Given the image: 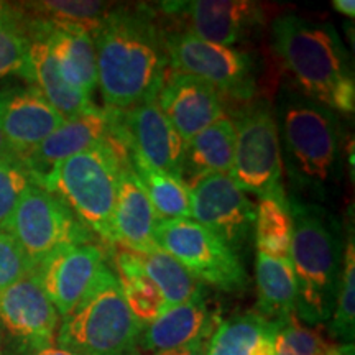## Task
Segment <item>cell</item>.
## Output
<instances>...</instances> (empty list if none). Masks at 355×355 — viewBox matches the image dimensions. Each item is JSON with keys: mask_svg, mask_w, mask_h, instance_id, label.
I'll return each instance as SVG.
<instances>
[{"mask_svg": "<svg viewBox=\"0 0 355 355\" xmlns=\"http://www.w3.org/2000/svg\"><path fill=\"white\" fill-rule=\"evenodd\" d=\"M141 332L117 275L105 265L81 303L61 319L55 344L78 355H139Z\"/></svg>", "mask_w": 355, "mask_h": 355, "instance_id": "6", "label": "cell"}, {"mask_svg": "<svg viewBox=\"0 0 355 355\" xmlns=\"http://www.w3.org/2000/svg\"><path fill=\"white\" fill-rule=\"evenodd\" d=\"M329 336L339 344H354L355 336V247L350 230L344 247L339 291L329 321Z\"/></svg>", "mask_w": 355, "mask_h": 355, "instance_id": "32", "label": "cell"}, {"mask_svg": "<svg viewBox=\"0 0 355 355\" xmlns=\"http://www.w3.org/2000/svg\"><path fill=\"white\" fill-rule=\"evenodd\" d=\"M30 15L21 3L2 2L0 0V26H10V28L21 30L28 37V33H26Z\"/></svg>", "mask_w": 355, "mask_h": 355, "instance_id": "36", "label": "cell"}, {"mask_svg": "<svg viewBox=\"0 0 355 355\" xmlns=\"http://www.w3.org/2000/svg\"><path fill=\"white\" fill-rule=\"evenodd\" d=\"M217 321L219 314L212 308L202 286V290L189 301L166 309L148 327H145L140 345L153 354L163 350L201 347L209 343Z\"/></svg>", "mask_w": 355, "mask_h": 355, "instance_id": "19", "label": "cell"}, {"mask_svg": "<svg viewBox=\"0 0 355 355\" xmlns=\"http://www.w3.org/2000/svg\"><path fill=\"white\" fill-rule=\"evenodd\" d=\"M148 278L157 285L165 300L166 309L183 304L202 290V283L191 275L183 265L163 248L150 254H137Z\"/></svg>", "mask_w": 355, "mask_h": 355, "instance_id": "29", "label": "cell"}, {"mask_svg": "<svg viewBox=\"0 0 355 355\" xmlns=\"http://www.w3.org/2000/svg\"><path fill=\"white\" fill-rule=\"evenodd\" d=\"M2 230L19 243L33 272L42 261L64 248L96 243V235L74 212L40 184L26 191Z\"/></svg>", "mask_w": 355, "mask_h": 355, "instance_id": "8", "label": "cell"}, {"mask_svg": "<svg viewBox=\"0 0 355 355\" xmlns=\"http://www.w3.org/2000/svg\"><path fill=\"white\" fill-rule=\"evenodd\" d=\"M105 263V254L96 243L64 248L42 261L33 275L43 291L64 318L87 295Z\"/></svg>", "mask_w": 355, "mask_h": 355, "instance_id": "16", "label": "cell"}, {"mask_svg": "<svg viewBox=\"0 0 355 355\" xmlns=\"http://www.w3.org/2000/svg\"><path fill=\"white\" fill-rule=\"evenodd\" d=\"M234 155L235 127L232 119L225 115L186 144L183 181L191 186L216 173L230 175Z\"/></svg>", "mask_w": 355, "mask_h": 355, "instance_id": "24", "label": "cell"}, {"mask_svg": "<svg viewBox=\"0 0 355 355\" xmlns=\"http://www.w3.org/2000/svg\"><path fill=\"white\" fill-rule=\"evenodd\" d=\"M157 224L158 217L146 196V191L133 173L130 163H127L119 178L114 209L115 243L137 254H150L158 248L155 239Z\"/></svg>", "mask_w": 355, "mask_h": 355, "instance_id": "21", "label": "cell"}, {"mask_svg": "<svg viewBox=\"0 0 355 355\" xmlns=\"http://www.w3.org/2000/svg\"><path fill=\"white\" fill-rule=\"evenodd\" d=\"M293 220L288 198H261L255 207L254 239L259 254L290 259Z\"/></svg>", "mask_w": 355, "mask_h": 355, "instance_id": "28", "label": "cell"}, {"mask_svg": "<svg viewBox=\"0 0 355 355\" xmlns=\"http://www.w3.org/2000/svg\"><path fill=\"white\" fill-rule=\"evenodd\" d=\"M33 275V266L21 248L3 230H0V291L21 278Z\"/></svg>", "mask_w": 355, "mask_h": 355, "instance_id": "35", "label": "cell"}, {"mask_svg": "<svg viewBox=\"0 0 355 355\" xmlns=\"http://www.w3.org/2000/svg\"><path fill=\"white\" fill-rule=\"evenodd\" d=\"M191 219L211 230L222 242L242 252L254 235L255 206L243 191L234 183L230 175L204 176L193 183Z\"/></svg>", "mask_w": 355, "mask_h": 355, "instance_id": "12", "label": "cell"}, {"mask_svg": "<svg viewBox=\"0 0 355 355\" xmlns=\"http://www.w3.org/2000/svg\"><path fill=\"white\" fill-rule=\"evenodd\" d=\"M257 311L270 321L285 324L296 316V288L295 273L290 259H272L257 252Z\"/></svg>", "mask_w": 355, "mask_h": 355, "instance_id": "25", "label": "cell"}, {"mask_svg": "<svg viewBox=\"0 0 355 355\" xmlns=\"http://www.w3.org/2000/svg\"><path fill=\"white\" fill-rule=\"evenodd\" d=\"M332 7H334L336 12L343 13V15L347 17V19H354L355 15L354 0H334V2H332Z\"/></svg>", "mask_w": 355, "mask_h": 355, "instance_id": "37", "label": "cell"}, {"mask_svg": "<svg viewBox=\"0 0 355 355\" xmlns=\"http://www.w3.org/2000/svg\"><path fill=\"white\" fill-rule=\"evenodd\" d=\"M159 15L181 30L207 43L232 46L247 42L263 24V10L250 0H191L162 2Z\"/></svg>", "mask_w": 355, "mask_h": 355, "instance_id": "11", "label": "cell"}, {"mask_svg": "<svg viewBox=\"0 0 355 355\" xmlns=\"http://www.w3.org/2000/svg\"><path fill=\"white\" fill-rule=\"evenodd\" d=\"M127 163V145L110 139L61 162L38 184L60 198L96 239L115 245L114 209Z\"/></svg>", "mask_w": 355, "mask_h": 355, "instance_id": "5", "label": "cell"}, {"mask_svg": "<svg viewBox=\"0 0 355 355\" xmlns=\"http://www.w3.org/2000/svg\"><path fill=\"white\" fill-rule=\"evenodd\" d=\"M235 155L230 178L243 193L261 198H285L283 166L273 104L248 101L232 112Z\"/></svg>", "mask_w": 355, "mask_h": 355, "instance_id": "7", "label": "cell"}, {"mask_svg": "<svg viewBox=\"0 0 355 355\" xmlns=\"http://www.w3.org/2000/svg\"><path fill=\"white\" fill-rule=\"evenodd\" d=\"M0 355H20L19 350L15 349V345L12 344V340L3 332L2 326H0Z\"/></svg>", "mask_w": 355, "mask_h": 355, "instance_id": "39", "label": "cell"}, {"mask_svg": "<svg viewBox=\"0 0 355 355\" xmlns=\"http://www.w3.org/2000/svg\"><path fill=\"white\" fill-rule=\"evenodd\" d=\"M155 239L199 283L225 293L247 290L248 275L237 252L196 220H158Z\"/></svg>", "mask_w": 355, "mask_h": 355, "instance_id": "10", "label": "cell"}, {"mask_svg": "<svg viewBox=\"0 0 355 355\" xmlns=\"http://www.w3.org/2000/svg\"><path fill=\"white\" fill-rule=\"evenodd\" d=\"M273 112L282 166L290 183L286 194L321 206L339 198L344 171L339 115L291 83L282 84Z\"/></svg>", "mask_w": 355, "mask_h": 355, "instance_id": "2", "label": "cell"}, {"mask_svg": "<svg viewBox=\"0 0 355 355\" xmlns=\"http://www.w3.org/2000/svg\"><path fill=\"white\" fill-rule=\"evenodd\" d=\"M166 50L171 71L202 79L225 99L245 104L257 97L259 69L248 51L207 43L168 26Z\"/></svg>", "mask_w": 355, "mask_h": 355, "instance_id": "9", "label": "cell"}, {"mask_svg": "<svg viewBox=\"0 0 355 355\" xmlns=\"http://www.w3.org/2000/svg\"><path fill=\"white\" fill-rule=\"evenodd\" d=\"M25 10L35 19L51 25H76L89 33L99 25L112 6L91 0H42V2H21Z\"/></svg>", "mask_w": 355, "mask_h": 355, "instance_id": "31", "label": "cell"}, {"mask_svg": "<svg viewBox=\"0 0 355 355\" xmlns=\"http://www.w3.org/2000/svg\"><path fill=\"white\" fill-rule=\"evenodd\" d=\"M117 279L125 303L141 327H148L166 311L165 300L157 285L148 278L137 252L123 250L115 255Z\"/></svg>", "mask_w": 355, "mask_h": 355, "instance_id": "26", "label": "cell"}, {"mask_svg": "<svg viewBox=\"0 0 355 355\" xmlns=\"http://www.w3.org/2000/svg\"><path fill=\"white\" fill-rule=\"evenodd\" d=\"M28 37L32 42L43 40L64 81L92 97L97 87V61L94 42L86 28L76 25H51L30 15Z\"/></svg>", "mask_w": 355, "mask_h": 355, "instance_id": "20", "label": "cell"}, {"mask_svg": "<svg viewBox=\"0 0 355 355\" xmlns=\"http://www.w3.org/2000/svg\"><path fill=\"white\" fill-rule=\"evenodd\" d=\"M275 355H354V344H339L319 326H306L298 318L279 327Z\"/></svg>", "mask_w": 355, "mask_h": 355, "instance_id": "30", "label": "cell"}, {"mask_svg": "<svg viewBox=\"0 0 355 355\" xmlns=\"http://www.w3.org/2000/svg\"><path fill=\"white\" fill-rule=\"evenodd\" d=\"M91 37L105 107L125 110L157 101L170 66L166 26L157 8L144 3L112 7Z\"/></svg>", "mask_w": 355, "mask_h": 355, "instance_id": "1", "label": "cell"}, {"mask_svg": "<svg viewBox=\"0 0 355 355\" xmlns=\"http://www.w3.org/2000/svg\"><path fill=\"white\" fill-rule=\"evenodd\" d=\"M272 38L293 86L332 112H354L352 61L334 25L285 13L273 20Z\"/></svg>", "mask_w": 355, "mask_h": 355, "instance_id": "3", "label": "cell"}, {"mask_svg": "<svg viewBox=\"0 0 355 355\" xmlns=\"http://www.w3.org/2000/svg\"><path fill=\"white\" fill-rule=\"evenodd\" d=\"M110 139L123 141L119 127V110L94 107L79 117L64 121L63 125L46 137L37 148L26 153L24 159L37 175L40 183V180L55 170L61 162Z\"/></svg>", "mask_w": 355, "mask_h": 355, "instance_id": "17", "label": "cell"}, {"mask_svg": "<svg viewBox=\"0 0 355 355\" xmlns=\"http://www.w3.org/2000/svg\"><path fill=\"white\" fill-rule=\"evenodd\" d=\"M207 345L201 347H186V349H175V350H163V352H155L152 355H206Z\"/></svg>", "mask_w": 355, "mask_h": 355, "instance_id": "38", "label": "cell"}, {"mask_svg": "<svg viewBox=\"0 0 355 355\" xmlns=\"http://www.w3.org/2000/svg\"><path fill=\"white\" fill-rule=\"evenodd\" d=\"M290 261L298 298L296 318L306 326L327 322L334 311L344 257V227L329 207L290 196Z\"/></svg>", "mask_w": 355, "mask_h": 355, "instance_id": "4", "label": "cell"}, {"mask_svg": "<svg viewBox=\"0 0 355 355\" xmlns=\"http://www.w3.org/2000/svg\"><path fill=\"white\" fill-rule=\"evenodd\" d=\"M0 326L20 355L55 345L60 314L35 275L0 291Z\"/></svg>", "mask_w": 355, "mask_h": 355, "instance_id": "13", "label": "cell"}, {"mask_svg": "<svg viewBox=\"0 0 355 355\" xmlns=\"http://www.w3.org/2000/svg\"><path fill=\"white\" fill-rule=\"evenodd\" d=\"M33 184H38L37 175L24 157L13 155L0 159V230L6 227L17 204Z\"/></svg>", "mask_w": 355, "mask_h": 355, "instance_id": "33", "label": "cell"}, {"mask_svg": "<svg viewBox=\"0 0 355 355\" xmlns=\"http://www.w3.org/2000/svg\"><path fill=\"white\" fill-rule=\"evenodd\" d=\"M26 355H78V354L71 352V350H66L63 347H58V345L55 344V345H50V347L33 350V352H30Z\"/></svg>", "mask_w": 355, "mask_h": 355, "instance_id": "40", "label": "cell"}, {"mask_svg": "<svg viewBox=\"0 0 355 355\" xmlns=\"http://www.w3.org/2000/svg\"><path fill=\"white\" fill-rule=\"evenodd\" d=\"M157 104L186 144L204 128L225 117L227 110V99L217 89L202 79L176 71L166 73Z\"/></svg>", "mask_w": 355, "mask_h": 355, "instance_id": "15", "label": "cell"}, {"mask_svg": "<svg viewBox=\"0 0 355 355\" xmlns=\"http://www.w3.org/2000/svg\"><path fill=\"white\" fill-rule=\"evenodd\" d=\"M128 163L146 191L158 220L191 219V194L183 180L168 175L128 150Z\"/></svg>", "mask_w": 355, "mask_h": 355, "instance_id": "27", "label": "cell"}, {"mask_svg": "<svg viewBox=\"0 0 355 355\" xmlns=\"http://www.w3.org/2000/svg\"><path fill=\"white\" fill-rule=\"evenodd\" d=\"M30 86H35L42 92L56 112H60L66 121L79 117L97 105L91 96L84 94L78 89L71 87L53 60L50 48L43 40H33L26 55L25 68L20 74Z\"/></svg>", "mask_w": 355, "mask_h": 355, "instance_id": "22", "label": "cell"}, {"mask_svg": "<svg viewBox=\"0 0 355 355\" xmlns=\"http://www.w3.org/2000/svg\"><path fill=\"white\" fill-rule=\"evenodd\" d=\"M282 324L255 311L237 314L217 324L206 355H275V343Z\"/></svg>", "mask_w": 355, "mask_h": 355, "instance_id": "23", "label": "cell"}, {"mask_svg": "<svg viewBox=\"0 0 355 355\" xmlns=\"http://www.w3.org/2000/svg\"><path fill=\"white\" fill-rule=\"evenodd\" d=\"M13 155H17V153L13 152L12 146L8 145V141L3 139V135H2V133H0V159L13 157Z\"/></svg>", "mask_w": 355, "mask_h": 355, "instance_id": "41", "label": "cell"}, {"mask_svg": "<svg viewBox=\"0 0 355 355\" xmlns=\"http://www.w3.org/2000/svg\"><path fill=\"white\" fill-rule=\"evenodd\" d=\"M64 121L35 86L0 89V133L20 157L37 148Z\"/></svg>", "mask_w": 355, "mask_h": 355, "instance_id": "18", "label": "cell"}, {"mask_svg": "<svg viewBox=\"0 0 355 355\" xmlns=\"http://www.w3.org/2000/svg\"><path fill=\"white\" fill-rule=\"evenodd\" d=\"M119 125L128 150L146 163L183 180L186 141L165 117L157 101L119 110Z\"/></svg>", "mask_w": 355, "mask_h": 355, "instance_id": "14", "label": "cell"}, {"mask_svg": "<svg viewBox=\"0 0 355 355\" xmlns=\"http://www.w3.org/2000/svg\"><path fill=\"white\" fill-rule=\"evenodd\" d=\"M32 44L21 30L0 26V79L10 74H21L25 68L26 55Z\"/></svg>", "mask_w": 355, "mask_h": 355, "instance_id": "34", "label": "cell"}]
</instances>
